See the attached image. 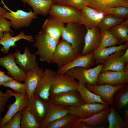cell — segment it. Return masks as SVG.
<instances>
[{"label":"cell","mask_w":128,"mask_h":128,"mask_svg":"<svg viewBox=\"0 0 128 128\" xmlns=\"http://www.w3.org/2000/svg\"><path fill=\"white\" fill-rule=\"evenodd\" d=\"M87 29L79 22L69 23L65 27L62 39L70 43L77 56L81 55L84 44Z\"/></svg>","instance_id":"cell-1"},{"label":"cell","mask_w":128,"mask_h":128,"mask_svg":"<svg viewBox=\"0 0 128 128\" xmlns=\"http://www.w3.org/2000/svg\"><path fill=\"white\" fill-rule=\"evenodd\" d=\"M35 42L33 45L37 48L34 54L39 55L40 60L50 63L59 41L49 36L42 30L35 35Z\"/></svg>","instance_id":"cell-2"},{"label":"cell","mask_w":128,"mask_h":128,"mask_svg":"<svg viewBox=\"0 0 128 128\" xmlns=\"http://www.w3.org/2000/svg\"><path fill=\"white\" fill-rule=\"evenodd\" d=\"M1 3L3 5L4 8L8 10L3 15L5 18L10 21L11 27L17 30L19 29L27 27L30 26L34 19L38 17L37 14L32 10L26 12L23 10L18 9L16 12L11 10L8 7L3 0Z\"/></svg>","instance_id":"cell-3"},{"label":"cell","mask_w":128,"mask_h":128,"mask_svg":"<svg viewBox=\"0 0 128 128\" xmlns=\"http://www.w3.org/2000/svg\"><path fill=\"white\" fill-rule=\"evenodd\" d=\"M77 56L71 44L62 39L59 41L50 63L56 64L59 69L72 62Z\"/></svg>","instance_id":"cell-4"},{"label":"cell","mask_w":128,"mask_h":128,"mask_svg":"<svg viewBox=\"0 0 128 128\" xmlns=\"http://www.w3.org/2000/svg\"><path fill=\"white\" fill-rule=\"evenodd\" d=\"M80 10L66 5H52L49 12L53 18L67 24L79 22Z\"/></svg>","instance_id":"cell-5"},{"label":"cell","mask_w":128,"mask_h":128,"mask_svg":"<svg viewBox=\"0 0 128 128\" xmlns=\"http://www.w3.org/2000/svg\"><path fill=\"white\" fill-rule=\"evenodd\" d=\"M103 66L102 64H99L94 68L87 69L75 67L69 69L65 73L84 84L95 85Z\"/></svg>","instance_id":"cell-6"},{"label":"cell","mask_w":128,"mask_h":128,"mask_svg":"<svg viewBox=\"0 0 128 128\" xmlns=\"http://www.w3.org/2000/svg\"><path fill=\"white\" fill-rule=\"evenodd\" d=\"M6 92L10 96L14 97L15 101L10 104L8 109L4 116L0 121V128L9 121L18 112L22 111L27 106L29 98L27 93L22 94L16 93L10 89L7 90Z\"/></svg>","instance_id":"cell-7"},{"label":"cell","mask_w":128,"mask_h":128,"mask_svg":"<svg viewBox=\"0 0 128 128\" xmlns=\"http://www.w3.org/2000/svg\"><path fill=\"white\" fill-rule=\"evenodd\" d=\"M79 85V82L68 74L57 73L50 91L49 98L60 93L77 90Z\"/></svg>","instance_id":"cell-8"},{"label":"cell","mask_w":128,"mask_h":128,"mask_svg":"<svg viewBox=\"0 0 128 128\" xmlns=\"http://www.w3.org/2000/svg\"><path fill=\"white\" fill-rule=\"evenodd\" d=\"M128 83V65L120 70H107L101 72L98 76L96 84H108L115 86Z\"/></svg>","instance_id":"cell-9"},{"label":"cell","mask_w":128,"mask_h":128,"mask_svg":"<svg viewBox=\"0 0 128 128\" xmlns=\"http://www.w3.org/2000/svg\"><path fill=\"white\" fill-rule=\"evenodd\" d=\"M57 74V72L51 69L47 68L44 70L33 94L48 101L50 89Z\"/></svg>","instance_id":"cell-10"},{"label":"cell","mask_w":128,"mask_h":128,"mask_svg":"<svg viewBox=\"0 0 128 128\" xmlns=\"http://www.w3.org/2000/svg\"><path fill=\"white\" fill-rule=\"evenodd\" d=\"M110 106L108 104L94 103L84 104L78 106H69L66 107L69 110V113L78 118L84 119L91 116Z\"/></svg>","instance_id":"cell-11"},{"label":"cell","mask_w":128,"mask_h":128,"mask_svg":"<svg viewBox=\"0 0 128 128\" xmlns=\"http://www.w3.org/2000/svg\"><path fill=\"white\" fill-rule=\"evenodd\" d=\"M90 91L99 96L104 102L109 105L113 104V97L115 92L128 84L123 83L114 86L108 84L90 85L85 84Z\"/></svg>","instance_id":"cell-12"},{"label":"cell","mask_w":128,"mask_h":128,"mask_svg":"<svg viewBox=\"0 0 128 128\" xmlns=\"http://www.w3.org/2000/svg\"><path fill=\"white\" fill-rule=\"evenodd\" d=\"M105 14L95 9L86 6L80 10L79 22L87 29L98 27Z\"/></svg>","instance_id":"cell-13"},{"label":"cell","mask_w":128,"mask_h":128,"mask_svg":"<svg viewBox=\"0 0 128 128\" xmlns=\"http://www.w3.org/2000/svg\"><path fill=\"white\" fill-rule=\"evenodd\" d=\"M47 102L65 106H78L84 104L77 90L57 94L50 97Z\"/></svg>","instance_id":"cell-14"},{"label":"cell","mask_w":128,"mask_h":128,"mask_svg":"<svg viewBox=\"0 0 128 128\" xmlns=\"http://www.w3.org/2000/svg\"><path fill=\"white\" fill-rule=\"evenodd\" d=\"M48 104L47 101L34 94L29 98L27 107L40 125L46 116Z\"/></svg>","instance_id":"cell-15"},{"label":"cell","mask_w":128,"mask_h":128,"mask_svg":"<svg viewBox=\"0 0 128 128\" xmlns=\"http://www.w3.org/2000/svg\"><path fill=\"white\" fill-rule=\"evenodd\" d=\"M0 65L5 68L7 74L14 79L21 82L26 78V73L16 64L13 54L0 57Z\"/></svg>","instance_id":"cell-16"},{"label":"cell","mask_w":128,"mask_h":128,"mask_svg":"<svg viewBox=\"0 0 128 128\" xmlns=\"http://www.w3.org/2000/svg\"><path fill=\"white\" fill-rule=\"evenodd\" d=\"M16 64L25 73L39 66L36 55L31 53L29 49L25 46L24 53L16 50L13 54Z\"/></svg>","instance_id":"cell-17"},{"label":"cell","mask_w":128,"mask_h":128,"mask_svg":"<svg viewBox=\"0 0 128 128\" xmlns=\"http://www.w3.org/2000/svg\"><path fill=\"white\" fill-rule=\"evenodd\" d=\"M101 40V30L99 27L87 29L81 55H85L93 52L100 46Z\"/></svg>","instance_id":"cell-18"},{"label":"cell","mask_w":128,"mask_h":128,"mask_svg":"<svg viewBox=\"0 0 128 128\" xmlns=\"http://www.w3.org/2000/svg\"><path fill=\"white\" fill-rule=\"evenodd\" d=\"M12 35L9 33L4 32L3 37L0 39V44L3 46L1 51L3 53L7 54L11 47H17L18 45L15 42L21 39H24L31 42L35 41V39L32 35H26L23 31H21L17 36Z\"/></svg>","instance_id":"cell-19"},{"label":"cell","mask_w":128,"mask_h":128,"mask_svg":"<svg viewBox=\"0 0 128 128\" xmlns=\"http://www.w3.org/2000/svg\"><path fill=\"white\" fill-rule=\"evenodd\" d=\"M95 65L93 52L85 55H81L77 57L70 63L58 69L57 72L63 75L69 69L75 67H82L85 69L92 68Z\"/></svg>","instance_id":"cell-20"},{"label":"cell","mask_w":128,"mask_h":128,"mask_svg":"<svg viewBox=\"0 0 128 128\" xmlns=\"http://www.w3.org/2000/svg\"><path fill=\"white\" fill-rule=\"evenodd\" d=\"M88 6L105 14H110L111 9L120 6L128 7V0H89Z\"/></svg>","instance_id":"cell-21"},{"label":"cell","mask_w":128,"mask_h":128,"mask_svg":"<svg viewBox=\"0 0 128 128\" xmlns=\"http://www.w3.org/2000/svg\"><path fill=\"white\" fill-rule=\"evenodd\" d=\"M48 103L47 114L45 119L40 124V128H46L51 122L70 112L69 110L65 106L59 104Z\"/></svg>","instance_id":"cell-22"},{"label":"cell","mask_w":128,"mask_h":128,"mask_svg":"<svg viewBox=\"0 0 128 128\" xmlns=\"http://www.w3.org/2000/svg\"><path fill=\"white\" fill-rule=\"evenodd\" d=\"M125 50L119 51L109 56L102 64L103 66L101 72L118 71L123 69L128 65L126 64L122 58Z\"/></svg>","instance_id":"cell-23"},{"label":"cell","mask_w":128,"mask_h":128,"mask_svg":"<svg viewBox=\"0 0 128 128\" xmlns=\"http://www.w3.org/2000/svg\"><path fill=\"white\" fill-rule=\"evenodd\" d=\"M65 27L64 23L50 16L44 21L41 30L50 36L59 41Z\"/></svg>","instance_id":"cell-24"},{"label":"cell","mask_w":128,"mask_h":128,"mask_svg":"<svg viewBox=\"0 0 128 128\" xmlns=\"http://www.w3.org/2000/svg\"><path fill=\"white\" fill-rule=\"evenodd\" d=\"M44 69L39 66L26 73L24 81L26 85L27 93L29 98L32 96L43 75Z\"/></svg>","instance_id":"cell-25"},{"label":"cell","mask_w":128,"mask_h":128,"mask_svg":"<svg viewBox=\"0 0 128 128\" xmlns=\"http://www.w3.org/2000/svg\"><path fill=\"white\" fill-rule=\"evenodd\" d=\"M128 48V43L105 48H102L99 46L93 52L95 65L102 64L111 54L119 51L125 50Z\"/></svg>","instance_id":"cell-26"},{"label":"cell","mask_w":128,"mask_h":128,"mask_svg":"<svg viewBox=\"0 0 128 128\" xmlns=\"http://www.w3.org/2000/svg\"><path fill=\"white\" fill-rule=\"evenodd\" d=\"M110 108V106L106 109L87 118H78L85 125L86 128H95L100 125L108 123L107 117Z\"/></svg>","instance_id":"cell-27"},{"label":"cell","mask_w":128,"mask_h":128,"mask_svg":"<svg viewBox=\"0 0 128 128\" xmlns=\"http://www.w3.org/2000/svg\"><path fill=\"white\" fill-rule=\"evenodd\" d=\"M32 7L36 14L45 16L49 14L51 5L52 0H21Z\"/></svg>","instance_id":"cell-28"},{"label":"cell","mask_w":128,"mask_h":128,"mask_svg":"<svg viewBox=\"0 0 128 128\" xmlns=\"http://www.w3.org/2000/svg\"><path fill=\"white\" fill-rule=\"evenodd\" d=\"M79 82L77 90L84 104L99 103L108 104L103 101L99 96L89 90L84 84Z\"/></svg>","instance_id":"cell-29"},{"label":"cell","mask_w":128,"mask_h":128,"mask_svg":"<svg viewBox=\"0 0 128 128\" xmlns=\"http://www.w3.org/2000/svg\"><path fill=\"white\" fill-rule=\"evenodd\" d=\"M121 45L128 43V19L109 29Z\"/></svg>","instance_id":"cell-30"},{"label":"cell","mask_w":128,"mask_h":128,"mask_svg":"<svg viewBox=\"0 0 128 128\" xmlns=\"http://www.w3.org/2000/svg\"><path fill=\"white\" fill-rule=\"evenodd\" d=\"M113 105L116 110H120L127 106L128 104V85L118 90L113 97Z\"/></svg>","instance_id":"cell-31"},{"label":"cell","mask_w":128,"mask_h":128,"mask_svg":"<svg viewBox=\"0 0 128 128\" xmlns=\"http://www.w3.org/2000/svg\"><path fill=\"white\" fill-rule=\"evenodd\" d=\"M110 105V110L107 117L108 128H128V123L122 119L114 105Z\"/></svg>","instance_id":"cell-32"},{"label":"cell","mask_w":128,"mask_h":128,"mask_svg":"<svg viewBox=\"0 0 128 128\" xmlns=\"http://www.w3.org/2000/svg\"><path fill=\"white\" fill-rule=\"evenodd\" d=\"M20 128H40V125L27 107L22 111Z\"/></svg>","instance_id":"cell-33"},{"label":"cell","mask_w":128,"mask_h":128,"mask_svg":"<svg viewBox=\"0 0 128 128\" xmlns=\"http://www.w3.org/2000/svg\"><path fill=\"white\" fill-rule=\"evenodd\" d=\"M126 19L111 14H105L101 19L98 27L104 30H109L112 27L122 23Z\"/></svg>","instance_id":"cell-34"},{"label":"cell","mask_w":128,"mask_h":128,"mask_svg":"<svg viewBox=\"0 0 128 128\" xmlns=\"http://www.w3.org/2000/svg\"><path fill=\"white\" fill-rule=\"evenodd\" d=\"M101 40L100 46L102 48L121 45L119 40L109 30L101 29Z\"/></svg>","instance_id":"cell-35"},{"label":"cell","mask_w":128,"mask_h":128,"mask_svg":"<svg viewBox=\"0 0 128 128\" xmlns=\"http://www.w3.org/2000/svg\"><path fill=\"white\" fill-rule=\"evenodd\" d=\"M78 118L69 113L51 122L46 128H64Z\"/></svg>","instance_id":"cell-36"},{"label":"cell","mask_w":128,"mask_h":128,"mask_svg":"<svg viewBox=\"0 0 128 128\" xmlns=\"http://www.w3.org/2000/svg\"><path fill=\"white\" fill-rule=\"evenodd\" d=\"M2 85L10 88L16 93L22 94L27 93L25 84L21 83L14 79L5 82Z\"/></svg>","instance_id":"cell-37"},{"label":"cell","mask_w":128,"mask_h":128,"mask_svg":"<svg viewBox=\"0 0 128 128\" xmlns=\"http://www.w3.org/2000/svg\"><path fill=\"white\" fill-rule=\"evenodd\" d=\"M22 116V111L17 113L2 128H20V123Z\"/></svg>","instance_id":"cell-38"},{"label":"cell","mask_w":128,"mask_h":128,"mask_svg":"<svg viewBox=\"0 0 128 128\" xmlns=\"http://www.w3.org/2000/svg\"><path fill=\"white\" fill-rule=\"evenodd\" d=\"M110 14L126 19H128V7L120 6L113 8L111 9Z\"/></svg>","instance_id":"cell-39"},{"label":"cell","mask_w":128,"mask_h":128,"mask_svg":"<svg viewBox=\"0 0 128 128\" xmlns=\"http://www.w3.org/2000/svg\"><path fill=\"white\" fill-rule=\"evenodd\" d=\"M89 0H68L65 5L72 6L79 10L87 6Z\"/></svg>","instance_id":"cell-40"},{"label":"cell","mask_w":128,"mask_h":128,"mask_svg":"<svg viewBox=\"0 0 128 128\" xmlns=\"http://www.w3.org/2000/svg\"><path fill=\"white\" fill-rule=\"evenodd\" d=\"M11 25L9 21L7 20L3 16H0V28L3 32H8L13 35V32L11 28Z\"/></svg>","instance_id":"cell-41"},{"label":"cell","mask_w":128,"mask_h":128,"mask_svg":"<svg viewBox=\"0 0 128 128\" xmlns=\"http://www.w3.org/2000/svg\"><path fill=\"white\" fill-rule=\"evenodd\" d=\"M11 96L7 93H3L0 90V111L3 112L5 107L9 99Z\"/></svg>","instance_id":"cell-42"},{"label":"cell","mask_w":128,"mask_h":128,"mask_svg":"<svg viewBox=\"0 0 128 128\" xmlns=\"http://www.w3.org/2000/svg\"><path fill=\"white\" fill-rule=\"evenodd\" d=\"M14 79L5 74V72L0 70V86L5 82Z\"/></svg>","instance_id":"cell-43"},{"label":"cell","mask_w":128,"mask_h":128,"mask_svg":"<svg viewBox=\"0 0 128 128\" xmlns=\"http://www.w3.org/2000/svg\"><path fill=\"white\" fill-rule=\"evenodd\" d=\"M68 0H52V5H65Z\"/></svg>","instance_id":"cell-44"},{"label":"cell","mask_w":128,"mask_h":128,"mask_svg":"<svg viewBox=\"0 0 128 128\" xmlns=\"http://www.w3.org/2000/svg\"><path fill=\"white\" fill-rule=\"evenodd\" d=\"M122 58L127 64H128V48L125 51Z\"/></svg>","instance_id":"cell-45"},{"label":"cell","mask_w":128,"mask_h":128,"mask_svg":"<svg viewBox=\"0 0 128 128\" xmlns=\"http://www.w3.org/2000/svg\"><path fill=\"white\" fill-rule=\"evenodd\" d=\"M124 112V120L128 123V108L127 106L125 107Z\"/></svg>","instance_id":"cell-46"},{"label":"cell","mask_w":128,"mask_h":128,"mask_svg":"<svg viewBox=\"0 0 128 128\" xmlns=\"http://www.w3.org/2000/svg\"><path fill=\"white\" fill-rule=\"evenodd\" d=\"M7 11V10L0 6V16H3Z\"/></svg>","instance_id":"cell-47"},{"label":"cell","mask_w":128,"mask_h":128,"mask_svg":"<svg viewBox=\"0 0 128 128\" xmlns=\"http://www.w3.org/2000/svg\"><path fill=\"white\" fill-rule=\"evenodd\" d=\"M3 32L0 31V39L3 37Z\"/></svg>","instance_id":"cell-48"},{"label":"cell","mask_w":128,"mask_h":128,"mask_svg":"<svg viewBox=\"0 0 128 128\" xmlns=\"http://www.w3.org/2000/svg\"><path fill=\"white\" fill-rule=\"evenodd\" d=\"M2 112L0 111V121L1 119V114L2 113Z\"/></svg>","instance_id":"cell-49"}]
</instances>
